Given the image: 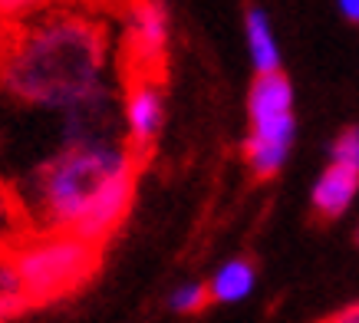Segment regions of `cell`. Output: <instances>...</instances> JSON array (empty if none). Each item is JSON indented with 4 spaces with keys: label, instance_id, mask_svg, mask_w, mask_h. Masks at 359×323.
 <instances>
[{
    "label": "cell",
    "instance_id": "cell-1",
    "mask_svg": "<svg viewBox=\"0 0 359 323\" xmlns=\"http://www.w3.org/2000/svg\"><path fill=\"white\" fill-rule=\"evenodd\" d=\"M139 159L126 142L66 145L13 178L11 192L33 235H73L99 248L126 221Z\"/></svg>",
    "mask_w": 359,
    "mask_h": 323
},
{
    "label": "cell",
    "instance_id": "cell-2",
    "mask_svg": "<svg viewBox=\"0 0 359 323\" xmlns=\"http://www.w3.org/2000/svg\"><path fill=\"white\" fill-rule=\"evenodd\" d=\"M109 30L93 13H43L0 53V96L13 109L63 116L109 86Z\"/></svg>",
    "mask_w": 359,
    "mask_h": 323
},
{
    "label": "cell",
    "instance_id": "cell-3",
    "mask_svg": "<svg viewBox=\"0 0 359 323\" xmlns=\"http://www.w3.org/2000/svg\"><path fill=\"white\" fill-rule=\"evenodd\" d=\"M297 142L294 83L287 73L254 76L248 89V136L244 162L257 178H273L280 172Z\"/></svg>",
    "mask_w": 359,
    "mask_h": 323
},
{
    "label": "cell",
    "instance_id": "cell-4",
    "mask_svg": "<svg viewBox=\"0 0 359 323\" xmlns=\"http://www.w3.org/2000/svg\"><path fill=\"white\" fill-rule=\"evenodd\" d=\"M17 248L20 251H11V258L30 303L60 301L76 291L93 277L99 261V248L73 235H33Z\"/></svg>",
    "mask_w": 359,
    "mask_h": 323
},
{
    "label": "cell",
    "instance_id": "cell-5",
    "mask_svg": "<svg viewBox=\"0 0 359 323\" xmlns=\"http://www.w3.org/2000/svg\"><path fill=\"white\" fill-rule=\"evenodd\" d=\"M165 126V93L158 76H129L122 93V132L126 145L139 159L155 145Z\"/></svg>",
    "mask_w": 359,
    "mask_h": 323
},
{
    "label": "cell",
    "instance_id": "cell-6",
    "mask_svg": "<svg viewBox=\"0 0 359 323\" xmlns=\"http://www.w3.org/2000/svg\"><path fill=\"white\" fill-rule=\"evenodd\" d=\"M172 20L162 4H135L126 17V50H129L132 76H158L168 53Z\"/></svg>",
    "mask_w": 359,
    "mask_h": 323
},
{
    "label": "cell",
    "instance_id": "cell-7",
    "mask_svg": "<svg viewBox=\"0 0 359 323\" xmlns=\"http://www.w3.org/2000/svg\"><path fill=\"white\" fill-rule=\"evenodd\" d=\"M359 192V172L343 169V165H330L316 175L313 192H310V205L320 218H339L346 215L349 205L356 202Z\"/></svg>",
    "mask_w": 359,
    "mask_h": 323
},
{
    "label": "cell",
    "instance_id": "cell-8",
    "mask_svg": "<svg viewBox=\"0 0 359 323\" xmlns=\"http://www.w3.org/2000/svg\"><path fill=\"white\" fill-rule=\"evenodd\" d=\"M244 44H248V56L254 66V76H271L283 73V53L277 44L273 23L264 7H248L244 11Z\"/></svg>",
    "mask_w": 359,
    "mask_h": 323
},
{
    "label": "cell",
    "instance_id": "cell-9",
    "mask_svg": "<svg viewBox=\"0 0 359 323\" xmlns=\"http://www.w3.org/2000/svg\"><path fill=\"white\" fill-rule=\"evenodd\" d=\"M254 287H257V268L248 258L224 261L208 277V297H211V303H241L254 294Z\"/></svg>",
    "mask_w": 359,
    "mask_h": 323
},
{
    "label": "cell",
    "instance_id": "cell-10",
    "mask_svg": "<svg viewBox=\"0 0 359 323\" xmlns=\"http://www.w3.org/2000/svg\"><path fill=\"white\" fill-rule=\"evenodd\" d=\"M27 307H30V301H27V291H23L11 251H0V323L20 317Z\"/></svg>",
    "mask_w": 359,
    "mask_h": 323
},
{
    "label": "cell",
    "instance_id": "cell-11",
    "mask_svg": "<svg viewBox=\"0 0 359 323\" xmlns=\"http://www.w3.org/2000/svg\"><path fill=\"white\" fill-rule=\"evenodd\" d=\"M23 235H27V221H23L20 208L13 202L11 185L0 178V251H7V244H13Z\"/></svg>",
    "mask_w": 359,
    "mask_h": 323
},
{
    "label": "cell",
    "instance_id": "cell-12",
    "mask_svg": "<svg viewBox=\"0 0 359 323\" xmlns=\"http://www.w3.org/2000/svg\"><path fill=\"white\" fill-rule=\"evenodd\" d=\"M168 303H172L175 313H201L211 303V297H208V284H201V280H185V284H178L172 291V297H168Z\"/></svg>",
    "mask_w": 359,
    "mask_h": 323
},
{
    "label": "cell",
    "instance_id": "cell-13",
    "mask_svg": "<svg viewBox=\"0 0 359 323\" xmlns=\"http://www.w3.org/2000/svg\"><path fill=\"white\" fill-rule=\"evenodd\" d=\"M330 165H343L359 172V126H346L330 142Z\"/></svg>",
    "mask_w": 359,
    "mask_h": 323
},
{
    "label": "cell",
    "instance_id": "cell-14",
    "mask_svg": "<svg viewBox=\"0 0 359 323\" xmlns=\"http://www.w3.org/2000/svg\"><path fill=\"white\" fill-rule=\"evenodd\" d=\"M327 323H359V301L356 303H346V307H339Z\"/></svg>",
    "mask_w": 359,
    "mask_h": 323
},
{
    "label": "cell",
    "instance_id": "cell-15",
    "mask_svg": "<svg viewBox=\"0 0 359 323\" xmlns=\"http://www.w3.org/2000/svg\"><path fill=\"white\" fill-rule=\"evenodd\" d=\"M337 11L343 13V20L349 23H359V0H339Z\"/></svg>",
    "mask_w": 359,
    "mask_h": 323
},
{
    "label": "cell",
    "instance_id": "cell-16",
    "mask_svg": "<svg viewBox=\"0 0 359 323\" xmlns=\"http://www.w3.org/2000/svg\"><path fill=\"white\" fill-rule=\"evenodd\" d=\"M356 241H359V231H356Z\"/></svg>",
    "mask_w": 359,
    "mask_h": 323
}]
</instances>
